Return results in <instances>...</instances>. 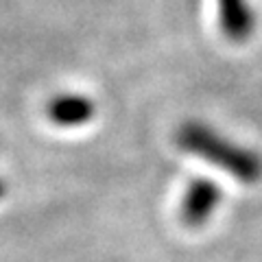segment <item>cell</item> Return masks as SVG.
Here are the masks:
<instances>
[{
  "instance_id": "7a4b0ae2",
  "label": "cell",
  "mask_w": 262,
  "mask_h": 262,
  "mask_svg": "<svg viewBox=\"0 0 262 262\" xmlns=\"http://www.w3.org/2000/svg\"><path fill=\"white\" fill-rule=\"evenodd\" d=\"M223 199V190L214 179H194L188 184L182 199V221L188 227H201L214 216Z\"/></svg>"
},
{
  "instance_id": "277c9868",
  "label": "cell",
  "mask_w": 262,
  "mask_h": 262,
  "mask_svg": "<svg viewBox=\"0 0 262 262\" xmlns=\"http://www.w3.org/2000/svg\"><path fill=\"white\" fill-rule=\"evenodd\" d=\"M219 24L223 35L234 44H243L256 29V15L249 0H216Z\"/></svg>"
},
{
  "instance_id": "3957f363",
  "label": "cell",
  "mask_w": 262,
  "mask_h": 262,
  "mask_svg": "<svg viewBox=\"0 0 262 262\" xmlns=\"http://www.w3.org/2000/svg\"><path fill=\"white\" fill-rule=\"evenodd\" d=\"M46 116L57 127L77 129L92 122V118L96 116V103L90 96L77 92L57 94L46 105Z\"/></svg>"
},
{
  "instance_id": "5b68a950",
  "label": "cell",
  "mask_w": 262,
  "mask_h": 262,
  "mask_svg": "<svg viewBox=\"0 0 262 262\" xmlns=\"http://www.w3.org/2000/svg\"><path fill=\"white\" fill-rule=\"evenodd\" d=\"M5 196H7V182H5L3 177H0V201H3Z\"/></svg>"
},
{
  "instance_id": "6da1fadb",
  "label": "cell",
  "mask_w": 262,
  "mask_h": 262,
  "mask_svg": "<svg viewBox=\"0 0 262 262\" xmlns=\"http://www.w3.org/2000/svg\"><path fill=\"white\" fill-rule=\"evenodd\" d=\"M175 140L182 151L214 164L216 168L229 173L241 184L251 186L262 179V158L256 151L232 142L229 138L221 136L219 131L199 120L184 122L177 129Z\"/></svg>"
}]
</instances>
